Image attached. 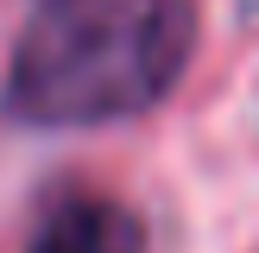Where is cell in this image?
I'll list each match as a JSON object with an SVG mask.
<instances>
[{
	"mask_svg": "<svg viewBox=\"0 0 259 253\" xmlns=\"http://www.w3.org/2000/svg\"><path fill=\"white\" fill-rule=\"evenodd\" d=\"M196 57V0H51L13 45L0 108L25 126L146 114Z\"/></svg>",
	"mask_w": 259,
	"mask_h": 253,
	"instance_id": "obj_1",
	"label": "cell"
},
{
	"mask_svg": "<svg viewBox=\"0 0 259 253\" xmlns=\"http://www.w3.org/2000/svg\"><path fill=\"white\" fill-rule=\"evenodd\" d=\"M32 253H146V228L114 196H63L45 215Z\"/></svg>",
	"mask_w": 259,
	"mask_h": 253,
	"instance_id": "obj_2",
	"label": "cell"
}]
</instances>
